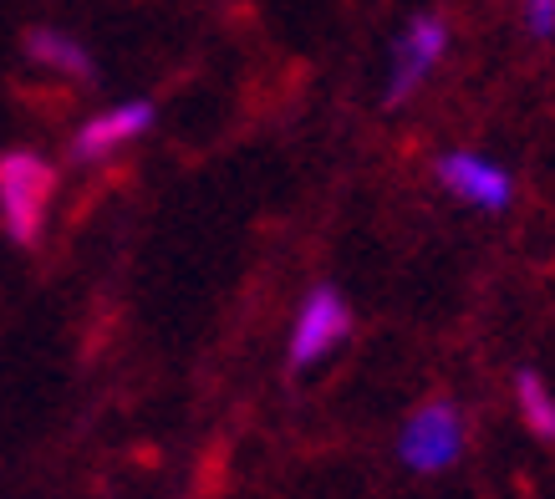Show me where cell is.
<instances>
[{
  "label": "cell",
  "instance_id": "6da1fadb",
  "mask_svg": "<svg viewBox=\"0 0 555 499\" xmlns=\"http://www.w3.org/2000/svg\"><path fill=\"white\" fill-rule=\"evenodd\" d=\"M449 47H454V26L438 11H418V16L403 21V31L392 36L387 47V82H383V102L387 107H403L434 82V72L449 62Z\"/></svg>",
  "mask_w": 555,
  "mask_h": 499
},
{
  "label": "cell",
  "instance_id": "7a4b0ae2",
  "mask_svg": "<svg viewBox=\"0 0 555 499\" xmlns=\"http://www.w3.org/2000/svg\"><path fill=\"white\" fill-rule=\"evenodd\" d=\"M469 449V418L454 398H428L398 428V459L408 474H449Z\"/></svg>",
  "mask_w": 555,
  "mask_h": 499
},
{
  "label": "cell",
  "instance_id": "3957f363",
  "mask_svg": "<svg viewBox=\"0 0 555 499\" xmlns=\"http://www.w3.org/2000/svg\"><path fill=\"white\" fill-rule=\"evenodd\" d=\"M434 179L438 189L449 194L454 204L474 209V215H505L520 183L509 174V164H500L494 153H479V149H449L434 158Z\"/></svg>",
  "mask_w": 555,
  "mask_h": 499
},
{
  "label": "cell",
  "instance_id": "277c9868",
  "mask_svg": "<svg viewBox=\"0 0 555 499\" xmlns=\"http://www.w3.org/2000/svg\"><path fill=\"white\" fill-rule=\"evenodd\" d=\"M51 189H56V174L36 153H26V149L0 153V225H5V234L21 250H31L41 240Z\"/></svg>",
  "mask_w": 555,
  "mask_h": 499
},
{
  "label": "cell",
  "instance_id": "5b68a950",
  "mask_svg": "<svg viewBox=\"0 0 555 499\" xmlns=\"http://www.w3.org/2000/svg\"><path fill=\"white\" fill-rule=\"evenodd\" d=\"M352 332H357V317H352V306H347V296H341L337 285H317L301 300L296 327H291V351H286L291 372H311L326 357H337L352 342Z\"/></svg>",
  "mask_w": 555,
  "mask_h": 499
},
{
  "label": "cell",
  "instance_id": "8992f818",
  "mask_svg": "<svg viewBox=\"0 0 555 499\" xmlns=\"http://www.w3.org/2000/svg\"><path fill=\"white\" fill-rule=\"evenodd\" d=\"M149 123H153V102H122L113 113L92 117L82 133L72 138V164H98L102 153L133 143L138 133H149Z\"/></svg>",
  "mask_w": 555,
  "mask_h": 499
},
{
  "label": "cell",
  "instance_id": "52a82bcc",
  "mask_svg": "<svg viewBox=\"0 0 555 499\" xmlns=\"http://www.w3.org/2000/svg\"><path fill=\"white\" fill-rule=\"evenodd\" d=\"M26 56H31V62H41V67H51V72H62V77H77V82H98V62H92L82 41H72L67 31L31 26V31H26Z\"/></svg>",
  "mask_w": 555,
  "mask_h": 499
},
{
  "label": "cell",
  "instance_id": "ba28073f",
  "mask_svg": "<svg viewBox=\"0 0 555 499\" xmlns=\"http://www.w3.org/2000/svg\"><path fill=\"white\" fill-rule=\"evenodd\" d=\"M509 398H515V413L530 433H535L540 444H555V387L545 372L535 367H520L515 378H509Z\"/></svg>",
  "mask_w": 555,
  "mask_h": 499
},
{
  "label": "cell",
  "instance_id": "9c48e42d",
  "mask_svg": "<svg viewBox=\"0 0 555 499\" xmlns=\"http://www.w3.org/2000/svg\"><path fill=\"white\" fill-rule=\"evenodd\" d=\"M520 21L535 41H551L555 36V0H520Z\"/></svg>",
  "mask_w": 555,
  "mask_h": 499
}]
</instances>
